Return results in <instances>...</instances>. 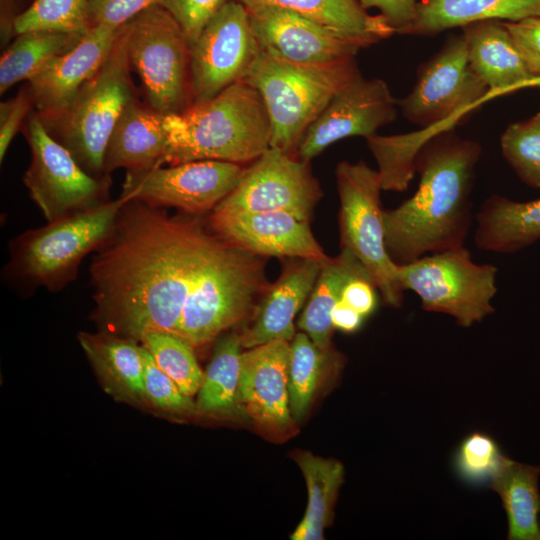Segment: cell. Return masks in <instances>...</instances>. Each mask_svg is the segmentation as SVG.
<instances>
[{
	"label": "cell",
	"instance_id": "1",
	"mask_svg": "<svg viewBox=\"0 0 540 540\" xmlns=\"http://www.w3.org/2000/svg\"><path fill=\"white\" fill-rule=\"evenodd\" d=\"M220 242L200 215L129 199L89 267L101 331L138 342L151 331L176 335Z\"/></svg>",
	"mask_w": 540,
	"mask_h": 540
},
{
	"label": "cell",
	"instance_id": "2",
	"mask_svg": "<svg viewBox=\"0 0 540 540\" xmlns=\"http://www.w3.org/2000/svg\"><path fill=\"white\" fill-rule=\"evenodd\" d=\"M480 144L460 138L454 129L431 137L414 166L416 192L384 211L385 244L396 264L464 246L475 216L471 194Z\"/></svg>",
	"mask_w": 540,
	"mask_h": 540
},
{
	"label": "cell",
	"instance_id": "3",
	"mask_svg": "<svg viewBox=\"0 0 540 540\" xmlns=\"http://www.w3.org/2000/svg\"><path fill=\"white\" fill-rule=\"evenodd\" d=\"M168 148L163 163L197 160L244 164L271 147L270 118L259 92L244 80L213 98L165 115Z\"/></svg>",
	"mask_w": 540,
	"mask_h": 540
},
{
	"label": "cell",
	"instance_id": "4",
	"mask_svg": "<svg viewBox=\"0 0 540 540\" xmlns=\"http://www.w3.org/2000/svg\"><path fill=\"white\" fill-rule=\"evenodd\" d=\"M360 74L356 58L303 65L259 51L242 80L264 101L271 122V147L295 154L304 133L331 98Z\"/></svg>",
	"mask_w": 540,
	"mask_h": 540
},
{
	"label": "cell",
	"instance_id": "5",
	"mask_svg": "<svg viewBox=\"0 0 540 540\" xmlns=\"http://www.w3.org/2000/svg\"><path fill=\"white\" fill-rule=\"evenodd\" d=\"M128 200L120 196L23 232L10 242L6 275L27 288L61 290L76 279L84 257L110 236Z\"/></svg>",
	"mask_w": 540,
	"mask_h": 540
},
{
	"label": "cell",
	"instance_id": "6",
	"mask_svg": "<svg viewBox=\"0 0 540 540\" xmlns=\"http://www.w3.org/2000/svg\"><path fill=\"white\" fill-rule=\"evenodd\" d=\"M125 24L105 61L56 117L42 120L50 134L95 177L104 174L109 137L124 108L135 98Z\"/></svg>",
	"mask_w": 540,
	"mask_h": 540
},
{
	"label": "cell",
	"instance_id": "7",
	"mask_svg": "<svg viewBox=\"0 0 540 540\" xmlns=\"http://www.w3.org/2000/svg\"><path fill=\"white\" fill-rule=\"evenodd\" d=\"M261 257L222 238L176 335L202 347L244 320L269 287Z\"/></svg>",
	"mask_w": 540,
	"mask_h": 540
},
{
	"label": "cell",
	"instance_id": "8",
	"mask_svg": "<svg viewBox=\"0 0 540 540\" xmlns=\"http://www.w3.org/2000/svg\"><path fill=\"white\" fill-rule=\"evenodd\" d=\"M497 273L492 264L476 263L464 246L398 264L404 291L417 294L425 311L447 314L464 328L495 312Z\"/></svg>",
	"mask_w": 540,
	"mask_h": 540
},
{
	"label": "cell",
	"instance_id": "9",
	"mask_svg": "<svg viewBox=\"0 0 540 540\" xmlns=\"http://www.w3.org/2000/svg\"><path fill=\"white\" fill-rule=\"evenodd\" d=\"M128 58L148 105L168 115L192 104L190 45L175 18L160 4L125 24Z\"/></svg>",
	"mask_w": 540,
	"mask_h": 540
},
{
	"label": "cell",
	"instance_id": "10",
	"mask_svg": "<svg viewBox=\"0 0 540 540\" xmlns=\"http://www.w3.org/2000/svg\"><path fill=\"white\" fill-rule=\"evenodd\" d=\"M335 174L340 201L341 248L348 249L364 265L384 302L399 308L404 290L398 278V264L390 257L385 244L379 173L360 160L341 161Z\"/></svg>",
	"mask_w": 540,
	"mask_h": 540
},
{
	"label": "cell",
	"instance_id": "11",
	"mask_svg": "<svg viewBox=\"0 0 540 540\" xmlns=\"http://www.w3.org/2000/svg\"><path fill=\"white\" fill-rule=\"evenodd\" d=\"M489 90L469 64L464 36L450 37L419 69L410 93L397 100L403 116L422 129L451 130L489 100Z\"/></svg>",
	"mask_w": 540,
	"mask_h": 540
},
{
	"label": "cell",
	"instance_id": "12",
	"mask_svg": "<svg viewBox=\"0 0 540 540\" xmlns=\"http://www.w3.org/2000/svg\"><path fill=\"white\" fill-rule=\"evenodd\" d=\"M31 163L23 181L47 223L109 201L108 175L88 173L47 130L38 114L25 126Z\"/></svg>",
	"mask_w": 540,
	"mask_h": 540
},
{
	"label": "cell",
	"instance_id": "13",
	"mask_svg": "<svg viewBox=\"0 0 540 540\" xmlns=\"http://www.w3.org/2000/svg\"><path fill=\"white\" fill-rule=\"evenodd\" d=\"M245 170L242 164L219 160L127 170L120 196L201 215L214 210L235 189Z\"/></svg>",
	"mask_w": 540,
	"mask_h": 540
},
{
	"label": "cell",
	"instance_id": "14",
	"mask_svg": "<svg viewBox=\"0 0 540 540\" xmlns=\"http://www.w3.org/2000/svg\"><path fill=\"white\" fill-rule=\"evenodd\" d=\"M259 51L248 9L227 0L190 47L192 103L242 80Z\"/></svg>",
	"mask_w": 540,
	"mask_h": 540
},
{
	"label": "cell",
	"instance_id": "15",
	"mask_svg": "<svg viewBox=\"0 0 540 540\" xmlns=\"http://www.w3.org/2000/svg\"><path fill=\"white\" fill-rule=\"evenodd\" d=\"M322 190L309 162L270 147L246 168L235 189L214 209L288 212L310 221Z\"/></svg>",
	"mask_w": 540,
	"mask_h": 540
},
{
	"label": "cell",
	"instance_id": "16",
	"mask_svg": "<svg viewBox=\"0 0 540 540\" xmlns=\"http://www.w3.org/2000/svg\"><path fill=\"white\" fill-rule=\"evenodd\" d=\"M397 100L380 78L361 74L341 88L301 138L295 156L310 162L331 144L352 136L365 139L396 119Z\"/></svg>",
	"mask_w": 540,
	"mask_h": 540
},
{
	"label": "cell",
	"instance_id": "17",
	"mask_svg": "<svg viewBox=\"0 0 540 540\" xmlns=\"http://www.w3.org/2000/svg\"><path fill=\"white\" fill-rule=\"evenodd\" d=\"M248 11L260 51L286 62L331 64L356 58L360 50L373 45L283 8L259 6Z\"/></svg>",
	"mask_w": 540,
	"mask_h": 540
},
{
	"label": "cell",
	"instance_id": "18",
	"mask_svg": "<svg viewBox=\"0 0 540 540\" xmlns=\"http://www.w3.org/2000/svg\"><path fill=\"white\" fill-rule=\"evenodd\" d=\"M290 343L274 340L242 352L239 404L244 416L274 440H286L297 431L289 406Z\"/></svg>",
	"mask_w": 540,
	"mask_h": 540
},
{
	"label": "cell",
	"instance_id": "19",
	"mask_svg": "<svg viewBox=\"0 0 540 540\" xmlns=\"http://www.w3.org/2000/svg\"><path fill=\"white\" fill-rule=\"evenodd\" d=\"M211 229L223 239L260 256L326 260L309 222L288 212H243L214 209Z\"/></svg>",
	"mask_w": 540,
	"mask_h": 540
},
{
	"label": "cell",
	"instance_id": "20",
	"mask_svg": "<svg viewBox=\"0 0 540 540\" xmlns=\"http://www.w3.org/2000/svg\"><path fill=\"white\" fill-rule=\"evenodd\" d=\"M120 28L91 27L73 49L51 60L29 80L28 88L42 120L63 112L94 76L114 46Z\"/></svg>",
	"mask_w": 540,
	"mask_h": 540
},
{
	"label": "cell",
	"instance_id": "21",
	"mask_svg": "<svg viewBox=\"0 0 540 540\" xmlns=\"http://www.w3.org/2000/svg\"><path fill=\"white\" fill-rule=\"evenodd\" d=\"M289 259L278 280L269 285L260 304L255 307L252 323L240 334L243 348H253L274 340H293V320L308 299L327 259Z\"/></svg>",
	"mask_w": 540,
	"mask_h": 540
},
{
	"label": "cell",
	"instance_id": "22",
	"mask_svg": "<svg viewBox=\"0 0 540 540\" xmlns=\"http://www.w3.org/2000/svg\"><path fill=\"white\" fill-rule=\"evenodd\" d=\"M468 60L485 83L490 99L525 87L533 78L503 21L486 20L462 27Z\"/></svg>",
	"mask_w": 540,
	"mask_h": 540
},
{
	"label": "cell",
	"instance_id": "23",
	"mask_svg": "<svg viewBox=\"0 0 540 540\" xmlns=\"http://www.w3.org/2000/svg\"><path fill=\"white\" fill-rule=\"evenodd\" d=\"M165 115L132 100L122 111L109 137L104 174L125 168L144 170L163 164L168 148Z\"/></svg>",
	"mask_w": 540,
	"mask_h": 540
},
{
	"label": "cell",
	"instance_id": "24",
	"mask_svg": "<svg viewBox=\"0 0 540 540\" xmlns=\"http://www.w3.org/2000/svg\"><path fill=\"white\" fill-rule=\"evenodd\" d=\"M78 341L108 394L146 406L143 347L138 341L105 331L80 332Z\"/></svg>",
	"mask_w": 540,
	"mask_h": 540
},
{
	"label": "cell",
	"instance_id": "25",
	"mask_svg": "<svg viewBox=\"0 0 540 540\" xmlns=\"http://www.w3.org/2000/svg\"><path fill=\"white\" fill-rule=\"evenodd\" d=\"M478 249L511 254L540 239V198L519 202L491 195L475 214Z\"/></svg>",
	"mask_w": 540,
	"mask_h": 540
},
{
	"label": "cell",
	"instance_id": "26",
	"mask_svg": "<svg viewBox=\"0 0 540 540\" xmlns=\"http://www.w3.org/2000/svg\"><path fill=\"white\" fill-rule=\"evenodd\" d=\"M540 16V0H422L404 35H434L486 20L519 21Z\"/></svg>",
	"mask_w": 540,
	"mask_h": 540
},
{
	"label": "cell",
	"instance_id": "27",
	"mask_svg": "<svg viewBox=\"0 0 540 540\" xmlns=\"http://www.w3.org/2000/svg\"><path fill=\"white\" fill-rule=\"evenodd\" d=\"M370 275L364 265L348 249L329 257L321 268L298 327L323 351L332 350L333 325L331 312L341 297L344 286L353 278ZM371 276V275H370Z\"/></svg>",
	"mask_w": 540,
	"mask_h": 540
},
{
	"label": "cell",
	"instance_id": "28",
	"mask_svg": "<svg viewBox=\"0 0 540 540\" xmlns=\"http://www.w3.org/2000/svg\"><path fill=\"white\" fill-rule=\"evenodd\" d=\"M540 467L505 458L489 487L502 500L509 540H540Z\"/></svg>",
	"mask_w": 540,
	"mask_h": 540
},
{
	"label": "cell",
	"instance_id": "29",
	"mask_svg": "<svg viewBox=\"0 0 540 540\" xmlns=\"http://www.w3.org/2000/svg\"><path fill=\"white\" fill-rule=\"evenodd\" d=\"M247 9L274 6L298 13L329 29L373 44L395 31L381 15H371L358 0H234Z\"/></svg>",
	"mask_w": 540,
	"mask_h": 540
},
{
	"label": "cell",
	"instance_id": "30",
	"mask_svg": "<svg viewBox=\"0 0 540 540\" xmlns=\"http://www.w3.org/2000/svg\"><path fill=\"white\" fill-rule=\"evenodd\" d=\"M241 348L240 334L235 332L216 343L197 392L195 403L199 416L227 420L244 416L238 396Z\"/></svg>",
	"mask_w": 540,
	"mask_h": 540
},
{
	"label": "cell",
	"instance_id": "31",
	"mask_svg": "<svg viewBox=\"0 0 540 540\" xmlns=\"http://www.w3.org/2000/svg\"><path fill=\"white\" fill-rule=\"evenodd\" d=\"M294 459L307 485L308 504L291 539H324V529L333 521L334 504L343 482L344 467L335 459H325L308 451H296Z\"/></svg>",
	"mask_w": 540,
	"mask_h": 540
},
{
	"label": "cell",
	"instance_id": "32",
	"mask_svg": "<svg viewBox=\"0 0 540 540\" xmlns=\"http://www.w3.org/2000/svg\"><path fill=\"white\" fill-rule=\"evenodd\" d=\"M83 37L54 30L18 34L0 58V93L19 81H29L51 60L73 49Z\"/></svg>",
	"mask_w": 540,
	"mask_h": 540
},
{
	"label": "cell",
	"instance_id": "33",
	"mask_svg": "<svg viewBox=\"0 0 540 540\" xmlns=\"http://www.w3.org/2000/svg\"><path fill=\"white\" fill-rule=\"evenodd\" d=\"M332 350L318 348L304 332L290 343L288 368L289 406L298 423L307 414L330 361L337 359Z\"/></svg>",
	"mask_w": 540,
	"mask_h": 540
},
{
	"label": "cell",
	"instance_id": "34",
	"mask_svg": "<svg viewBox=\"0 0 540 540\" xmlns=\"http://www.w3.org/2000/svg\"><path fill=\"white\" fill-rule=\"evenodd\" d=\"M140 343L182 392L190 397L198 392L204 372L190 342L173 333L151 331L142 336Z\"/></svg>",
	"mask_w": 540,
	"mask_h": 540
},
{
	"label": "cell",
	"instance_id": "35",
	"mask_svg": "<svg viewBox=\"0 0 540 540\" xmlns=\"http://www.w3.org/2000/svg\"><path fill=\"white\" fill-rule=\"evenodd\" d=\"M90 0H35L16 16L15 33L54 30L85 35L91 29Z\"/></svg>",
	"mask_w": 540,
	"mask_h": 540
},
{
	"label": "cell",
	"instance_id": "36",
	"mask_svg": "<svg viewBox=\"0 0 540 540\" xmlns=\"http://www.w3.org/2000/svg\"><path fill=\"white\" fill-rule=\"evenodd\" d=\"M504 158L526 185L540 188V112L510 124L500 140Z\"/></svg>",
	"mask_w": 540,
	"mask_h": 540
},
{
	"label": "cell",
	"instance_id": "37",
	"mask_svg": "<svg viewBox=\"0 0 540 540\" xmlns=\"http://www.w3.org/2000/svg\"><path fill=\"white\" fill-rule=\"evenodd\" d=\"M506 456L489 435L474 432L460 443L455 454V469L469 484L488 482L501 468Z\"/></svg>",
	"mask_w": 540,
	"mask_h": 540
},
{
	"label": "cell",
	"instance_id": "38",
	"mask_svg": "<svg viewBox=\"0 0 540 540\" xmlns=\"http://www.w3.org/2000/svg\"><path fill=\"white\" fill-rule=\"evenodd\" d=\"M143 347V346H142ZM146 406L172 417L199 416L196 403L155 363L143 347Z\"/></svg>",
	"mask_w": 540,
	"mask_h": 540
},
{
	"label": "cell",
	"instance_id": "39",
	"mask_svg": "<svg viewBox=\"0 0 540 540\" xmlns=\"http://www.w3.org/2000/svg\"><path fill=\"white\" fill-rule=\"evenodd\" d=\"M227 0H160L183 29L189 45L196 41L206 24Z\"/></svg>",
	"mask_w": 540,
	"mask_h": 540
},
{
	"label": "cell",
	"instance_id": "40",
	"mask_svg": "<svg viewBox=\"0 0 540 540\" xmlns=\"http://www.w3.org/2000/svg\"><path fill=\"white\" fill-rule=\"evenodd\" d=\"M160 0H90L91 27L105 26L118 29L144 9L159 4Z\"/></svg>",
	"mask_w": 540,
	"mask_h": 540
},
{
	"label": "cell",
	"instance_id": "41",
	"mask_svg": "<svg viewBox=\"0 0 540 540\" xmlns=\"http://www.w3.org/2000/svg\"><path fill=\"white\" fill-rule=\"evenodd\" d=\"M503 23L528 71L540 77V16Z\"/></svg>",
	"mask_w": 540,
	"mask_h": 540
},
{
	"label": "cell",
	"instance_id": "42",
	"mask_svg": "<svg viewBox=\"0 0 540 540\" xmlns=\"http://www.w3.org/2000/svg\"><path fill=\"white\" fill-rule=\"evenodd\" d=\"M33 99L28 88L17 96L0 104V161L2 162L7 149L18 132L20 125L29 112Z\"/></svg>",
	"mask_w": 540,
	"mask_h": 540
},
{
	"label": "cell",
	"instance_id": "43",
	"mask_svg": "<svg viewBox=\"0 0 540 540\" xmlns=\"http://www.w3.org/2000/svg\"><path fill=\"white\" fill-rule=\"evenodd\" d=\"M361 6L368 10L376 8L386 19L395 33L404 35L406 29L412 23L417 0H358Z\"/></svg>",
	"mask_w": 540,
	"mask_h": 540
},
{
	"label": "cell",
	"instance_id": "44",
	"mask_svg": "<svg viewBox=\"0 0 540 540\" xmlns=\"http://www.w3.org/2000/svg\"><path fill=\"white\" fill-rule=\"evenodd\" d=\"M376 289L370 275L355 277L344 286L340 300L366 318L376 308Z\"/></svg>",
	"mask_w": 540,
	"mask_h": 540
},
{
	"label": "cell",
	"instance_id": "45",
	"mask_svg": "<svg viewBox=\"0 0 540 540\" xmlns=\"http://www.w3.org/2000/svg\"><path fill=\"white\" fill-rule=\"evenodd\" d=\"M364 317L340 299L331 312V322L334 328L346 333L357 331Z\"/></svg>",
	"mask_w": 540,
	"mask_h": 540
},
{
	"label": "cell",
	"instance_id": "46",
	"mask_svg": "<svg viewBox=\"0 0 540 540\" xmlns=\"http://www.w3.org/2000/svg\"><path fill=\"white\" fill-rule=\"evenodd\" d=\"M529 87H539L540 88V77L532 78L531 80H529L526 83L524 88H529Z\"/></svg>",
	"mask_w": 540,
	"mask_h": 540
}]
</instances>
